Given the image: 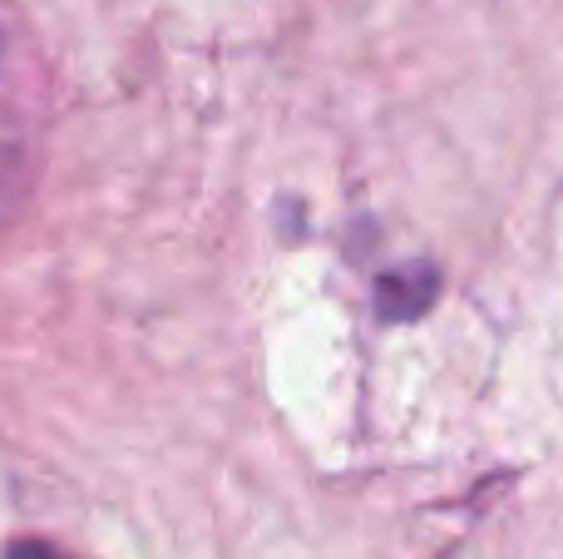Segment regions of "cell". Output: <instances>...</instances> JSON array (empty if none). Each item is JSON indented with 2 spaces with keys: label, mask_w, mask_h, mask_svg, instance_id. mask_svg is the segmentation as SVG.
I'll use <instances>...</instances> for the list:
<instances>
[{
  "label": "cell",
  "mask_w": 563,
  "mask_h": 559,
  "mask_svg": "<svg viewBox=\"0 0 563 559\" xmlns=\"http://www.w3.org/2000/svg\"><path fill=\"white\" fill-rule=\"evenodd\" d=\"M10 559H65V555H55L45 540H20L10 545Z\"/></svg>",
  "instance_id": "obj_2"
},
{
  "label": "cell",
  "mask_w": 563,
  "mask_h": 559,
  "mask_svg": "<svg viewBox=\"0 0 563 559\" xmlns=\"http://www.w3.org/2000/svg\"><path fill=\"white\" fill-rule=\"evenodd\" d=\"M440 293V273L430 263H406V267H390L386 277L376 283V313L386 322H410L420 317Z\"/></svg>",
  "instance_id": "obj_1"
},
{
  "label": "cell",
  "mask_w": 563,
  "mask_h": 559,
  "mask_svg": "<svg viewBox=\"0 0 563 559\" xmlns=\"http://www.w3.org/2000/svg\"><path fill=\"white\" fill-rule=\"evenodd\" d=\"M0 168H5V149H0Z\"/></svg>",
  "instance_id": "obj_3"
}]
</instances>
